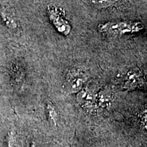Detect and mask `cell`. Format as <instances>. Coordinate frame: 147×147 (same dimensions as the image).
<instances>
[{
    "instance_id": "1",
    "label": "cell",
    "mask_w": 147,
    "mask_h": 147,
    "mask_svg": "<svg viewBox=\"0 0 147 147\" xmlns=\"http://www.w3.org/2000/svg\"><path fill=\"white\" fill-rule=\"evenodd\" d=\"M143 24L140 22L110 21L100 24L99 31L108 36H122L125 34H134L142 30Z\"/></svg>"
},
{
    "instance_id": "2",
    "label": "cell",
    "mask_w": 147,
    "mask_h": 147,
    "mask_svg": "<svg viewBox=\"0 0 147 147\" xmlns=\"http://www.w3.org/2000/svg\"><path fill=\"white\" fill-rule=\"evenodd\" d=\"M47 12L51 21L57 30L65 36L68 35L70 32L71 27L59 9L54 5L50 4L48 5Z\"/></svg>"
},
{
    "instance_id": "3",
    "label": "cell",
    "mask_w": 147,
    "mask_h": 147,
    "mask_svg": "<svg viewBox=\"0 0 147 147\" xmlns=\"http://www.w3.org/2000/svg\"><path fill=\"white\" fill-rule=\"evenodd\" d=\"M87 80L86 75L78 69H71L67 74L65 80V87L70 93L79 92L83 88Z\"/></svg>"
},
{
    "instance_id": "4",
    "label": "cell",
    "mask_w": 147,
    "mask_h": 147,
    "mask_svg": "<svg viewBox=\"0 0 147 147\" xmlns=\"http://www.w3.org/2000/svg\"><path fill=\"white\" fill-rule=\"evenodd\" d=\"M144 74L140 71L131 69L124 77V87L128 89H134L144 83Z\"/></svg>"
},
{
    "instance_id": "5",
    "label": "cell",
    "mask_w": 147,
    "mask_h": 147,
    "mask_svg": "<svg viewBox=\"0 0 147 147\" xmlns=\"http://www.w3.org/2000/svg\"><path fill=\"white\" fill-rule=\"evenodd\" d=\"M77 100L84 108L91 109L93 108V104H94L95 97L91 91L87 87H86L82 88L79 91L78 96H77Z\"/></svg>"
},
{
    "instance_id": "6",
    "label": "cell",
    "mask_w": 147,
    "mask_h": 147,
    "mask_svg": "<svg viewBox=\"0 0 147 147\" xmlns=\"http://www.w3.org/2000/svg\"><path fill=\"white\" fill-rule=\"evenodd\" d=\"M0 16L2 18L6 26L10 29H14L17 27V23L14 14L9 9L1 7L0 8Z\"/></svg>"
},
{
    "instance_id": "7",
    "label": "cell",
    "mask_w": 147,
    "mask_h": 147,
    "mask_svg": "<svg viewBox=\"0 0 147 147\" xmlns=\"http://www.w3.org/2000/svg\"><path fill=\"white\" fill-rule=\"evenodd\" d=\"M112 95L110 91L107 89L102 90L97 97V101L99 105L102 108H107L110 105L112 102Z\"/></svg>"
},
{
    "instance_id": "8",
    "label": "cell",
    "mask_w": 147,
    "mask_h": 147,
    "mask_svg": "<svg viewBox=\"0 0 147 147\" xmlns=\"http://www.w3.org/2000/svg\"><path fill=\"white\" fill-rule=\"evenodd\" d=\"M89 1L91 4L94 8L97 9L107 8L115 2V0H89Z\"/></svg>"
},
{
    "instance_id": "9",
    "label": "cell",
    "mask_w": 147,
    "mask_h": 147,
    "mask_svg": "<svg viewBox=\"0 0 147 147\" xmlns=\"http://www.w3.org/2000/svg\"><path fill=\"white\" fill-rule=\"evenodd\" d=\"M47 110L50 118L52 119V121L54 122V123L56 124V121L58 119V114L56 109H55V106H53V104L49 103L47 105Z\"/></svg>"
}]
</instances>
